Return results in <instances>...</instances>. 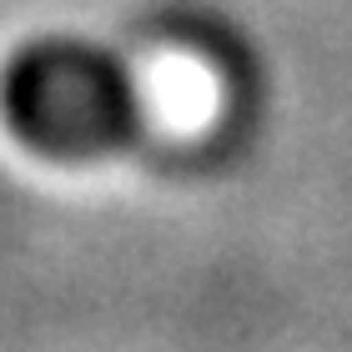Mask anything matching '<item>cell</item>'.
Listing matches in <instances>:
<instances>
[{
    "label": "cell",
    "mask_w": 352,
    "mask_h": 352,
    "mask_svg": "<svg viewBox=\"0 0 352 352\" xmlns=\"http://www.w3.org/2000/svg\"><path fill=\"white\" fill-rule=\"evenodd\" d=\"M0 116L36 156L101 162L141 136L131 66L91 36L25 41L0 71Z\"/></svg>",
    "instance_id": "obj_1"
}]
</instances>
